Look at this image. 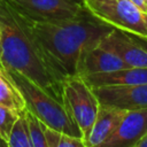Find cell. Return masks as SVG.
Listing matches in <instances>:
<instances>
[{
  "instance_id": "cell-1",
  "label": "cell",
  "mask_w": 147,
  "mask_h": 147,
  "mask_svg": "<svg viewBox=\"0 0 147 147\" xmlns=\"http://www.w3.org/2000/svg\"><path fill=\"white\" fill-rule=\"evenodd\" d=\"M0 39L5 67L24 75L63 102L65 77L48 57L25 15L11 0H0Z\"/></svg>"
},
{
  "instance_id": "cell-17",
  "label": "cell",
  "mask_w": 147,
  "mask_h": 147,
  "mask_svg": "<svg viewBox=\"0 0 147 147\" xmlns=\"http://www.w3.org/2000/svg\"><path fill=\"white\" fill-rule=\"evenodd\" d=\"M133 5H136L140 10H142L144 13L147 14V2L146 0H130Z\"/></svg>"
},
{
  "instance_id": "cell-19",
  "label": "cell",
  "mask_w": 147,
  "mask_h": 147,
  "mask_svg": "<svg viewBox=\"0 0 147 147\" xmlns=\"http://www.w3.org/2000/svg\"><path fill=\"white\" fill-rule=\"evenodd\" d=\"M0 71H5V64L2 62V47H1V39H0Z\"/></svg>"
},
{
  "instance_id": "cell-14",
  "label": "cell",
  "mask_w": 147,
  "mask_h": 147,
  "mask_svg": "<svg viewBox=\"0 0 147 147\" xmlns=\"http://www.w3.org/2000/svg\"><path fill=\"white\" fill-rule=\"evenodd\" d=\"M25 110L20 111L18 117L11 127V131L8 138L9 147H32Z\"/></svg>"
},
{
  "instance_id": "cell-13",
  "label": "cell",
  "mask_w": 147,
  "mask_h": 147,
  "mask_svg": "<svg viewBox=\"0 0 147 147\" xmlns=\"http://www.w3.org/2000/svg\"><path fill=\"white\" fill-rule=\"evenodd\" d=\"M0 105L9 107L16 111L26 109L23 95L5 71H0Z\"/></svg>"
},
{
  "instance_id": "cell-8",
  "label": "cell",
  "mask_w": 147,
  "mask_h": 147,
  "mask_svg": "<svg viewBox=\"0 0 147 147\" xmlns=\"http://www.w3.org/2000/svg\"><path fill=\"white\" fill-rule=\"evenodd\" d=\"M147 134V107L126 110L116 130L100 147H136Z\"/></svg>"
},
{
  "instance_id": "cell-11",
  "label": "cell",
  "mask_w": 147,
  "mask_h": 147,
  "mask_svg": "<svg viewBox=\"0 0 147 147\" xmlns=\"http://www.w3.org/2000/svg\"><path fill=\"white\" fill-rule=\"evenodd\" d=\"M126 110L100 105L96 118L85 141L86 147H100L102 142L116 130Z\"/></svg>"
},
{
  "instance_id": "cell-23",
  "label": "cell",
  "mask_w": 147,
  "mask_h": 147,
  "mask_svg": "<svg viewBox=\"0 0 147 147\" xmlns=\"http://www.w3.org/2000/svg\"><path fill=\"white\" fill-rule=\"evenodd\" d=\"M146 2H147V0H146Z\"/></svg>"
},
{
  "instance_id": "cell-18",
  "label": "cell",
  "mask_w": 147,
  "mask_h": 147,
  "mask_svg": "<svg viewBox=\"0 0 147 147\" xmlns=\"http://www.w3.org/2000/svg\"><path fill=\"white\" fill-rule=\"evenodd\" d=\"M136 147H147V134L137 144V146Z\"/></svg>"
},
{
  "instance_id": "cell-21",
  "label": "cell",
  "mask_w": 147,
  "mask_h": 147,
  "mask_svg": "<svg viewBox=\"0 0 147 147\" xmlns=\"http://www.w3.org/2000/svg\"><path fill=\"white\" fill-rule=\"evenodd\" d=\"M0 146H1V147H9V146H8V141L5 140V139L1 138V137H0Z\"/></svg>"
},
{
  "instance_id": "cell-10",
  "label": "cell",
  "mask_w": 147,
  "mask_h": 147,
  "mask_svg": "<svg viewBox=\"0 0 147 147\" xmlns=\"http://www.w3.org/2000/svg\"><path fill=\"white\" fill-rule=\"evenodd\" d=\"M123 68H127V65L116 54L96 45L84 53L78 67V75L109 72Z\"/></svg>"
},
{
  "instance_id": "cell-9",
  "label": "cell",
  "mask_w": 147,
  "mask_h": 147,
  "mask_svg": "<svg viewBox=\"0 0 147 147\" xmlns=\"http://www.w3.org/2000/svg\"><path fill=\"white\" fill-rule=\"evenodd\" d=\"M99 46L116 54L127 67H147V49L124 31L113 29Z\"/></svg>"
},
{
  "instance_id": "cell-12",
  "label": "cell",
  "mask_w": 147,
  "mask_h": 147,
  "mask_svg": "<svg viewBox=\"0 0 147 147\" xmlns=\"http://www.w3.org/2000/svg\"><path fill=\"white\" fill-rule=\"evenodd\" d=\"M91 86L147 84V67H127L109 72L82 76Z\"/></svg>"
},
{
  "instance_id": "cell-5",
  "label": "cell",
  "mask_w": 147,
  "mask_h": 147,
  "mask_svg": "<svg viewBox=\"0 0 147 147\" xmlns=\"http://www.w3.org/2000/svg\"><path fill=\"white\" fill-rule=\"evenodd\" d=\"M63 103L78 125L84 141H86L96 118L100 103L92 87L80 75L70 76L64 79Z\"/></svg>"
},
{
  "instance_id": "cell-2",
  "label": "cell",
  "mask_w": 147,
  "mask_h": 147,
  "mask_svg": "<svg viewBox=\"0 0 147 147\" xmlns=\"http://www.w3.org/2000/svg\"><path fill=\"white\" fill-rule=\"evenodd\" d=\"M25 17L48 57L65 78L78 75L84 53L99 45L113 30L88 10L76 18L57 22L38 21L26 15Z\"/></svg>"
},
{
  "instance_id": "cell-4",
  "label": "cell",
  "mask_w": 147,
  "mask_h": 147,
  "mask_svg": "<svg viewBox=\"0 0 147 147\" xmlns=\"http://www.w3.org/2000/svg\"><path fill=\"white\" fill-rule=\"evenodd\" d=\"M88 13L105 24L147 39V14L130 0H84Z\"/></svg>"
},
{
  "instance_id": "cell-22",
  "label": "cell",
  "mask_w": 147,
  "mask_h": 147,
  "mask_svg": "<svg viewBox=\"0 0 147 147\" xmlns=\"http://www.w3.org/2000/svg\"><path fill=\"white\" fill-rule=\"evenodd\" d=\"M74 1H76V2H79V3H83V5H84V0H74Z\"/></svg>"
},
{
  "instance_id": "cell-7",
  "label": "cell",
  "mask_w": 147,
  "mask_h": 147,
  "mask_svg": "<svg viewBox=\"0 0 147 147\" xmlns=\"http://www.w3.org/2000/svg\"><path fill=\"white\" fill-rule=\"evenodd\" d=\"M99 103L123 110L147 107V84L102 85L92 87Z\"/></svg>"
},
{
  "instance_id": "cell-20",
  "label": "cell",
  "mask_w": 147,
  "mask_h": 147,
  "mask_svg": "<svg viewBox=\"0 0 147 147\" xmlns=\"http://www.w3.org/2000/svg\"><path fill=\"white\" fill-rule=\"evenodd\" d=\"M131 36H132V34H131ZM133 37H134V38H136V39H137V40H138V41H139V42H140V44H141V45L147 49V39L139 38V37H136V36H133Z\"/></svg>"
},
{
  "instance_id": "cell-15",
  "label": "cell",
  "mask_w": 147,
  "mask_h": 147,
  "mask_svg": "<svg viewBox=\"0 0 147 147\" xmlns=\"http://www.w3.org/2000/svg\"><path fill=\"white\" fill-rule=\"evenodd\" d=\"M25 115H26L28 127H29L32 147H47L46 140H45V133H44L45 123L39 117H37L32 111H30L28 108L25 110Z\"/></svg>"
},
{
  "instance_id": "cell-6",
  "label": "cell",
  "mask_w": 147,
  "mask_h": 147,
  "mask_svg": "<svg viewBox=\"0 0 147 147\" xmlns=\"http://www.w3.org/2000/svg\"><path fill=\"white\" fill-rule=\"evenodd\" d=\"M26 16L47 22L76 18L87 13L83 3L74 0H11Z\"/></svg>"
},
{
  "instance_id": "cell-16",
  "label": "cell",
  "mask_w": 147,
  "mask_h": 147,
  "mask_svg": "<svg viewBox=\"0 0 147 147\" xmlns=\"http://www.w3.org/2000/svg\"><path fill=\"white\" fill-rule=\"evenodd\" d=\"M20 111L0 105V137L8 141L11 127L18 117Z\"/></svg>"
},
{
  "instance_id": "cell-3",
  "label": "cell",
  "mask_w": 147,
  "mask_h": 147,
  "mask_svg": "<svg viewBox=\"0 0 147 147\" xmlns=\"http://www.w3.org/2000/svg\"><path fill=\"white\" fill-rule=\"evenodd\" d=\"M5 72L20 90L25 100L26 108L37 117H39L46 125L59 131L83 138L78 125L76 124L75 119L63 102L53 98L40 86L34 84L18 71L5 67Z\"/></svg>"
}]
</instances>
